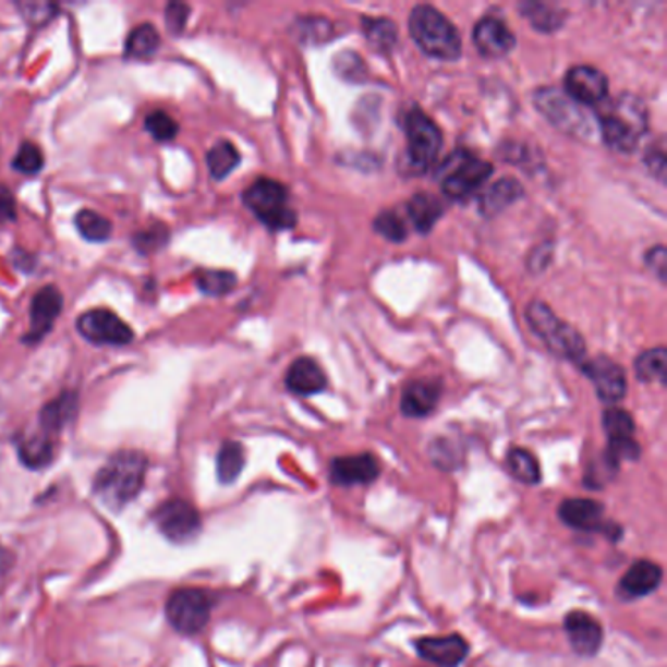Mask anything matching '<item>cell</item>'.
Segmentation results:
<instances>
[{"instance_id":"6da1fadb","label":"cell","mask_w":667,"mask_h":667,"mask_svg":"<svg viewBox=\"0 0 667 667\" xmlns=\"http://www.w3.org/2000/svg\"><path fill=\"white\" fill-rule=\"evenodd\" d=\"M147 458L137 450H122L96 474L95 496L112 509L128 506L142 492Z\"/></svg>"},{"instance_id":"7a4b0ae2","label":"cell","mask_w":667,"mask_h":667,"mask_svg":"<svg viewBox=\"0 0 667 667\" xmlns=\"http://www.w3.org/2000/svg\"><path fill=\"white\" fill-rule=\"evenodd\" d=\"M597 114L603 142L610 149L620 153H632L639 145L640 137L648 130V108L639 96L620 95L609 100Z\"/></svg>"},{"instance_id":"3957f363","label":"cell","mask_w":667,"mask_h":667,"mask_svg":"<svg viewBox=\"0 0 667 667\" xmlns=\"http://www.w3.org/2000/svg\"><path fill=\"white\" fill-rule=\"evenodd\" d=\"M410 36L429 58L457 61L462 56V38L457 26L429 4L411 10Z\"/></svg>"},{"instance_id":"277c9868","label":"cell","mask_w":667,"mask_h":667,"mask_svg":"<svg viewBox=\"0 0 667 667\" xmlns=\"http://www.w3.org/2000/svg\"><path fill=\"white\" fill-rule=\"evenodd\" d=\"M403 128L408 135L403 169L410 171L411 174H423L429 171L433 162L437 161L440 147H442L439 125L435 124L421 108H411L403 118Z\"/></svg>"},{"instance_id":"5b68a950","label":"cell","mask_w":667,"mask_h":667,"mask_svg":"<svg viewBox=\"0 0 667 667\" xmlns=\"http://www.w3.org/2000/svg\"><path fill=\"white\" fill-rule=\"evenodd\" d=\"M524 315L534 333L543 339L550 353L568 361H582L585 356V341L582 335L578 333L572 325L563 324L560 317H556L548 305L543 302H531Z\"/></svg>"},{"instance_id":"8992f818","label":"cell","mask_w":667,"mask_h":667,"mask_svg":"<svg viewBox=\"0 0 667 667\" xmlns=\"http://www.w3.org/2000/svg\"><path fill=\"white\" fill-rule=\"evenodd\" d=\"M216 599L210 592L201 587H181L172 592L165 605V615L172 629L184 636L201 634L210 622Z\"/></svg>"},{"instance_id":"52a82bcc","label":"cell","mask_w":667,"mask_h":667,"mask_svg":"<svg viewBox=\"0 0 667 667\" xmlns=\"http://www.w3.org/2000/svg\"><path fill=\"white\" fill-rule=\"evenodd\" d=\"M243 204L268 229H290L296 226V214L288 206L284 184L272 179H258L243 192Z\"/></svg>"},{"instance_id":"ba28073f","label":"cell","mask_w":667,"mask_h":667,"mask_svg":"<svg viewBox=\"0 0 667 667\" xmlns=\"http://www.w3.org/2000/svg\"><path fill=\"white\" fill-rule=\"evenodd\" d=\"M494 174V165L474 157L472 153L457 151L440 167L442 192L452 201H462L480 191Z\"/></svg>"},{"instance_id":"9c48e42d","label":"cell","mask_w":667,"mask_h":667,"mask_svg":"<svg viewBox=\"0 0 667 667\" xmlns=\"http://www.w3.org/2000/svg\"><path fill=\"white\" fill-rule=\"evenodd\" d=\"M538 112L558 130L575 137L592 135V118L585 114L582 106L573 102L570 96L558 88H541L534 95Z\"/></svg>"},{"instance_id":"30bf717a","label":"cell","mask_w":667,"mask_h":667,"mask_svg":"<svg viewBox=\"0 0 667 667\" xmlns=\"http://www.w3.org/2000/svg\"><path fill=\"white\" fill-rule=\"evenodd\" d=\"M558 517L568 529L585 534H607L613 543L622 538V526L610 523L605 506L592 497H570L558 507Z\"/></svg>"},{"instance_id":"8fae6325","label":"cell","mask_w":667,"mask_h":667,"mask_svg":"<svg viewBox=\"0 0 667 667\" xmlns=\"http://www.w3.org/2000/svg\"><path fill=\"white\" fill-rule=\"evenodd\" d=\"M76 331L95 344L124 347L134 341L132 327L110 310H88L76 319Z\"/></svg>"},{"instance_id":"7c38bea8","label":"cell","mask_w":667,"mask_h":667,"mask_svg":"<svg viewBox=\"0 0 667 667\" xmlns=\"http://www.w3.org/2000/svg\"><path fill=\"white\" fill-rule=\"evenodd\" d=\"M155 523L172 543H189L201 533V513L184 499H169L155 509Z\"/></svg>"},{"instance_id":"4fadbf2b","label":"cell","mask_w":667,"mask_h":667,"mask_svg":"<svg viewBox=\"0 0 667 667\" xmlns=\"http://www.w3.org/2000/svg\"><path fill=\"white\" fill-rule=\"evenodd\" d=\"M603 429H605V435L609 439L605 452L615 462L620 464L622 460H630V462L639 460L642 450L634 439L636 425H634V420H632L629 411L620 410V408H609V410L603 411Z\"/></svg>"},{"instance_id":"5bb4252c","label":"cell","mask_w":667,"mask_h":667,"mask_svg":"<svg viewBox=\"0 0 667 667\" xmlns=\"http://www.w3.org/2000/svg\"><path fill=\"white\" fill-rule=\"evenodd\" d=\"M380 474V460L372 452L337 457L329 464V482L339 487L368 486L374 484Z\"/></svg>"},{"instance_id":"9a60e30c","label":"cell","mask_w":667,"mask_h":667,"mask_svg":"<svg viewBox=\"0 0 667 667\" xmlns=\"http://www.w3.org/2000/svg\"><path fill=\"white\" fill-rule=\"evenodd\" d=\"M413 646L423 662L437 667H460L470 656V642L458 632L445 636H423L415 640Z\"/></svg>"},{"instance_id":"2e32d148","label":"cell","mask_w":667,"mask_h":667,"mask_svg":"<svg viewBox=\"0 0 667 667\" xmlns=\"http://www.w3.org/2000/svg\"><path fill=\"white\" fill-rule=\"evenodd\" d=\"M563 630L573 652L582 658H593L599 654L605 632L599 620L585 610H570L563 617Z\"/></svg>"},{"instance_id":"e0dca14e","label":"cell","mask_w":667,"mask_h":667,"mask_svg":"<svg viewBox=\"0 0 667 667\" xmlns=\"http://www.w3.org/2000/svg\"><path fill=\"white\" fill-rule=\"evenodd\" d=\"M563 86H566L563 93L580 106L603 105L609 95L607 76L603 75L599 69L590 68V65H578V68L570 69Z\"/></svg>"},{"instance_id":"ac0fdd59","label":"cell","mask_w":667,"mask_h":667,"mask_svg":"<svg viewBox=\"0 0 667 667\" xmlns=\"http://www.w3.org/2000/svg\"><path fill=\"white\" fill-rule=\"evenodd\" d=\"M585 376L593 381L595 391L605 403H619L627 396V376L619 364L607 356H597L583 364Z\"/></svg>"},{"instance_id":"d6986e66","label":"cell","mask_w":667,"mask_h":667,"mask_svg":"<svg viewBox=\"0 0 667 667\" xmlns=\"http://www.w3.org/2000/svg\"><path fill=\"white\" fill-rule=\"evenodd\" d=\"M664 582L662 566L652 560L632 563L617 583V597L622 601L642 599L656 592Z\"/></svg>"},{"instance_id":"ffe728a7","label":"cell","mask_w":667,"mask_h":667,"mask_svg":"<svg viewBox=\"0 0 667 667\" xmlns=\"http://www.w3.org/2000/svg\"><path fill=\"white\" fill-rule=\"evenodd\" d=\"M474 46L484 58H506L516 48V34L507 28L506 22L496 16L480 20L474 28Z\"/></svg>"},{"instance_id":"44dd1931","label":"cell","mask_w":667,"mask_h":667,"mask_svg":"<svg viewBox=\"0 0 667 667\" xmlns=\"http://www.w3.org/2000/svg\"><path fill=\"white\" fill-rule=\"evenodd\" d=\"M63 307V296L56 287L41 288L29 304V335L26 341L38 343L51 331Z\"/></svg>"},{"instance_id":"7402d4cb","label":"cell","mask_w":667,"mask_h":667,"mask_svg":"<svg viewBox=\"0 0 667 667\" xmlns=\"http://www.w3.org/2000/svg\"><path fill=\"white\" fill-rule=\"evenodd\" d=\"M442 393V386L437 380L411 381L410 386L401 393L400 410L405 417L420 420L430 415Z\"/></svg>"},{"instance_id":"603a6c76","label":"cell","mask_w":667,"mask_h":667,"mask_svg":"<svg viewBox=\"0 0 667 667\" xmlns=\"http://www.w3.org/2000/svg\"><path fill=\"white\" fill-rule=\"evenodd\" d=\"M287 388L296 396H315L327 388V378L314 359H298L288 368Z\"/></svg>"},{"instance_id":"cb8c5ba5","label":"cell","mask_w":667,"mask_h":667,"mask_svg":"<svg viewBox=\"0 0 667 667\" xmlns=\"http://www.w3.org/2000/svg\"><path fill=\"white\" fill-rule=\"evenodd\" d=\"M78 400L73 391H63L59 398L49 401L48 405L39 413V425L41 433H46L49 437L58 435L59 430L68 425L69 421L75 417Z\"/></svg>"},{"instance_id":"d4e9b609","label":"cell","mask_w":667,"mask_h":667,"mask_svg":"<svg viewBox=\"0 0 667 667\" xmlns=\"http://www.w3.org/2000/svg\"><path fill=\"white\" fill-rule=\"evenodd\" d=\"M442 214H445V206L440 204L439 198L425 194V192L415 194L408 202V218H410L411 226L423 235H427L430 229L437 226V221L442 218Z\"/></svg>"},{"instance_id":"484cf974","label":"cell","mask_w":667,"mask_h":667,"mask_svg":"<svg viewBox=\"0 0 667 667\" xmlns=\"http://www.w3.org/2000/svg\"><path fill=\"white\" fill-rule=\"evenodd\" d=\"M523 186L516 179H501L492 189H487L480 198V210L484 216H496L506 210L513 202L523 198Z\"/></svg>"},{"instance_id":"4316f807","label":"cell","mask_w":667,"mask_h":667,"mask_svg":"<svg viewBox=\"0 0 667 667\" xmlns=\"http://www.w3.org/2000/svg\"><path fill=\"white\" fill-rule=\"evenodd\" d=\"M507 472L524 486H538L543 482V470L538 458L526 448L513 447L506 457Z\"/></svg>"},{"instance_id":"83f0119b","label":"cell","mask_w":667,"mask_h":667,"mask_svg":"<svg viewBox=\"0 0 667 667\" xmlns=\"http://www.w3.org/2000/svg\"><path fill=\"white\" fill-rule=\"evenodd\" d=\"M218 480L221 484H233L245 468V448L235 440H226L218 452Z\"/></svg>"},{"instance_id":"f1b7e54d","label":"cell","mask_w":667,"mask_h":667,"mask_svg":"<svg viewBox=\"0 0 667 667\" xmlns=\"http://www.w3.org/2000/svg\"><path fill=\"white\" fill-rule=\"evenodd\" d=\"M521 10H523L524 19L544 34H553L556 29L562 28L563 20H566V12L554 4L524 2L521 4Z\"/></svg>"},{"instance_id":"f546056e","label":"cell","mask_w":667,"mask_h":667,"mask_svg":"<svg viewBox=\"0 0 667 667\" xmlns=\"http://www.w3.org/2000/svg\"><path fill=\"white\" fill-rule=\"evenodd\" d=\"M239 162H241V155H239L238 147L226 140L214 145L206 155L208 171H210L211 179L216 181H223L226 177H229Z\"/></svg>"},{"instance_id":"4dcf8cb0","label":"cell","mask_w":667,"mask_h":667,"mask_svg":"<svg viewBox=\"0 0 667 667\" xmlns=\"http://www.w3.org/2000/svg\"><path fill=\"white\" fill-rule=\"evenodd\" d=\"M53 450H56L53 439L46 433H39V435H34V437L20 442V460L26 466L38 470V468L48 466L49 462L53 460Z\"/></svg>"},{"instance_id":"1f68e13d","label":"cell","mask_w":667,"mask_h":667,"mask_svg":"<svg viewBox=\"0 0 667 667\" xmlns=\"http://www.w3.org/2000/svg\"><path fill=\"white\" fill-rule=\"evenodd\" d=\"M161 46L159 32L153 24H142L132 29V34L125 39V56L134 59L151 58Z\"/></svg>"},{"instance_id":"d6a6232c","label":"cell","mask_w":667,"mask_h":667,"mask_svg":"<svg viewBox=\"0 0 667 667\" xmlns=\"http://www.w3.org/2000/svg\"><path fill=\"white\" fill-rule=\"evenodd\" d=\"M364 36L371 46L378 51H390L398 44V28L388 19H364Z\"/></svg>"},{"instance_id":"836d02e7","label":"cell","mask_w":667,"mask_h":667,"mask_svg":"<svg viewBox=\"0 0 667 667\" xmlns=\"http://www.w3.org/2000/svg\"><path fill=\"white\" fill-rule=\"evenodd\" d=\"M667 354L664 347L650 349L646 353L640 354L634 361V371L639 380L642 381H666Z\"/></svg>"},{"instance_id":"e575fe53","label":"cell","mask_w":667,"mask_h":667,"mask_svg":"<svg viewBox=\"0 0 667 667\" xmlns=\"http://www.w3.org/2000/svg\"><path fill=\"white\" fill-rule=\"evenodd\" d=\"M75 226L78 229V233L86 239V241H95V243H102L108 241L112 235V223L110 220H106L105 216L96 214L93 210H81L75 216Z\"/></svg>"},{"instance_id":"d590c367","label":"cell","mask_w":667,"mask_h":667,"mask_svg":"<svg viewBox=\"0 0 667 667\" xmlns=\"http://www.w3.org/2000/svg\"><path fill=\"white\" fill-rule=\"evenodd\" d=\"M196 284L206 296H223L238 284V277L229 270H202Z\"/></svg>"},{"instance_id":"8d00e7d4","label":"cell","mask_w":667,"mask_h":667,"mask_svg":"<svg viewBox=\"0 0 667 667\" xmlns=\"http://www.w3.org/2000/svg\"><path fill=\"white\" fill-rule=\"evenodd\" d=\"M145 130L157 142H171L179 134V124L172 120L171 116L162 110H155L151 114L145 116Z\"/></svg>"},{"instance_id":"74e56055","label":"cell","mask_w":667,"mask_h":667,"mask_svg":"<svg viewBox=\"0 0 667 667\" xmlns=\"http://www.w3.org/2000/svg\"><path fill=\"white\" fill-rule=\"evenodd\" d=\"M374 229L380 233L381 238L393 241V243H400L408 238V223L398 211H381L380 216L374 220Z\"/></svg>"},{"instance_id":"f35d334b","label":"cell","mask_w":667,"mask_h":667,"mask_svg":"<svg viewBox=\"0 0 667 667\" xmlns=\"http://www.w3.org/2000/svg\"><path fill=\"white\" fill-rule=\"evenodd\" d=\"M12 167L22 174H36L44 169V153L38 145L24 142L12 161Z\"/></svg>"},{"instance_id":"ab89813d","label":"cell","mask_w":667,"mask_h":667,"mask_svg":"<svg viewBox=\"0 0 667 667\" xmlns=\"http://www.w3.org/2000/svg\"><path fill=\"white\" fill-rule=\"evenodd\" d=\"M335 71L343 76L344 81H351V83H364L368 75L363 59L351 51L335 58Z\"/></svg>"},{"instance_id":"60d3db41","label":"cell","mask_w":667,"mask_h":667,"mask_svg":"<svg viewBox=\"0 0 667 667\" xmlns=\"http://www.w3.org/2000/svg\"><path fill=\"white\" fill-rule=\"evenodd\" d=\"M169 241V229L165 226H153L147 231H140L134 239V245L140 253H155Z\"/></svg>"},{"instance_id":"b9f144b4","label":"cell","mask_w":667,"mask_h":667,"mask_svg":"<svg viewBox=\"0 0 667 667\" xmlns=\"http://www.w3.org/2000/svg\"><path fill=\"white\" fill-rule=\"evenodd\" d=\"M191 16V7L182 4V2H171L165 12V22L171 34H181L182 29L186 28V22Z\"/></svg>"},{"instance_id":"7bdbcfd3","label":"cell","mask_w":667,"mask_h":667,"mask_svg":"<svg viewBox=\"0 0 667 667\" xmlns=\"http://www.w3.org/2000/svg\"><path fill=\"white\" fill-rule=\"evenodd\" d=\"M14 220H16L14 196L4 184H0V223H10Z\"/></svg>"},{"instance_id":"ee69618b","label":"cell","mask_w":667,"mask_h":667,"mask_svg":"<svg viewBox=\"0 0 667 667\" xmlns=\"http://www.w3.org/2000/svg\"><path fill=\"white\" fill-rule=\"evenodd\" d=\"M646 165H648L652 174H656L659 181H664V172H666V153H664V145L658 144V149H650V151L646 153Z\"/></svg>"},{"instance_id":"f6af8a7d","label":"cell","mask_w":667,"mask_h":667,"mask_svg":"<svg viewBox=\"0 0 667 667\" xmlns=\"http://www.w3.org/2000/svg\"><path fill=\"white\" fill-rule=\"evenodd\" d=\"M646 263H648L650 270H654L658 275L659 280L666 282V248L662 247V245L650 248Z\"/></svg>"}]
</instances>
